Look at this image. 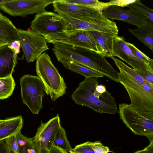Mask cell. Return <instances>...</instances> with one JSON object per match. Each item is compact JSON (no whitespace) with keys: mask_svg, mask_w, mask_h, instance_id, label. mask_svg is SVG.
Listing matches in <instances>:
<instances>
[{"mask_svg":"<svg viewBox=\"0 0 153 153\" xmlns=\"http://www.w3.org/2000/svg\"><path fill=\"white\" fill-rule=\"evenodd\" d=\"M91 143L87 141L77 145L71 151L75 153H95L91 147Z\"/></svg>","mask_w":153,"mask_h":153,"instance_id":"28","label":"cell"},{"mask_svg":"<svg viewBox=\"0 0 153 153\" xmlns=\"http://www.w3.org/2000/svg\"><path fill=\"white\" fill-rule=\"evenodd\" d=\"M15 85L12 75L0 78V100L6 99L10 96L15 89Z\"/></svg>","mask_w":153,"mask_h":153,"instance_id":"24","label":"cell"},{"mask_svg":"<svg viewBox=\"0 0 153 153\" xmlns=\"http://www.w3.org/2000/svg\"><path fill=\"white\" fill-rule=\"evenodd\" d=\"M60 14L68 23V30H81L118 34V27L115 22L105 17L102 14L92 17L75 18Z\"/></svg>","mask_w":153,"mask_h":153,"instance_id":"8","label":"cell"},{"mask_svg":"<svg viewBox=\"0 0 153 153\" xmlns=\"http://www.w3.org/2000/svg\"><path fill=\"white\" fill-rule=\"evenodd\" d=\"M5 120H1L0 119V124L3 123L5 121Z\"/></svg>","mask_w":153,"mask_h":153,"instance_id":"38","label":"cell"},{"mask_svg":"<svg viewBox=\"0 0 153 153\" xmlns=\"http://www.w3.org/2000/svg\"><path fill=\"white\" fill-rule=\"evenodd\" d=\"M20 42L19 40H16L8 45V47L17 55L20 52Z\"/></svg>","mask_w":153,"mask_h":153,"instance_id":"32","label":"cell"},{"mask_svg":"<svg viewBox=\"0 0 153 153\" xmlns=\"http://www.w3.org/2000/svg\"><path fill=\"white\" fill-rule=\"evenodd\" d=\"M36 74L42 82L45 92L55 101L66 92L67 87L63 78L52 63L51 58L44 52L36 59Z\"/></svg>","mask_w":153,"mask_h":153,"instance_id":"4","label":"cell"},{"mask_svg":"<svg viewBox=\"0 0 153 153\" xmlns=\"http://www.w3.org/2000/svg\"><path fill=\"white\" fill-rule=\"evenodd\" d=\"M121 119L136 135L143 136L153 143V111L134 108L130 104L122 103L119 105Z\"/></svg>","mask_w":153,"mask_h":153,"instance_id":"5","label":"cell"},{"mask_svg":"<svg viewBox=\"0 0 153 153\" xmlns=\"http://www.w3.org/2000/svg\"><path fill=\"white\" fill-rule=\"evenodd\" d=\"M53 5L54 11L57 13L65 14L75 18L94 17L101 14L92 9L68 3L64 0H56Z\"/></svg>","mask_w":153,"mask_h":153,"instance_id":"15","label":"cell"},{"mask_svg":"<svg viewBox=\"0 0 153 153\" xmlns=\"http://www.w3.org/2000/svg\"><path fill=\"white\" fill-rule=\"evenodd\" d=\"M9 45V44L8 42L4 40L0 39V47L6 45Z\"/></svg>","mask_w":153,"mask_h":153,"instance_id":"36","label":"cell"},{"mask_svg":"<svg viewBox=\"0 0 153 153\" xmlns=\"http://www.w3.org/2000/svg\"><path fill=\"white\" fill-rule=\"evenodd\" d=\"M101 49V54L111 59L113 56V40L115 34L90 31Z\"/></svg>","mask_w":153,"mask_h":153,"instance_id":"19","label":"cell"},{"mask_svg":"<svg viewBox=\"0 0 153 153\" xmlns=\"http://www.w3.org/2000/svg\"><path fill=\"white\" fill-rule=\"evenodd\" d=\"M127 7L129 9L134 10L146 17L153 23V10L144 5L140 0H136L134 2L129 4Z\"/></svg>","mask_w":153,"mask_h":153,"instance_id":"26","label":"cell"},{"mask_svg":"<svg viewBox=\"0 0 153 153\" xmlns=\"http://www.w3.org/2000/svg\"><path fill=\"white\" fill-rule=\"evenodd\" d=\"M91 147L95 153H108L109 151V148L104 146L100 141L92 142Z\"/></svg>","mask_w":153,"mask_h":153,"instance_id":"30","label":"cell"},{"mask_svg":"<svg viewBox=\"0 0 153 153\" xmlns=\"http://www.w3.org/2000/svg\"><path fill=\"white\" fill-rule=\"evenodd\" d=\"M21 95L23 103L33 114H38L43 108L42 98L45 94L44 85L38 76L24 75L20 79Z\"/></svg>","mask_w":153,"mask_h":153,"instance_id":"6","label":"cell"},{"mask_svg":"<svg viewBox=\"0 0 153 153\" xmlns=\"http://www.w3.org/2000/svg\"><path fill=\"white\" fill-rule=\"evenodd\" d=\"M8 153H16L12 150H10L9 149Z\"/></svg>","mask_w":153,"mask_h":153,"instance_id":"37","label":"cell"},{"mask_svg":"<svg viewBox=\"0 0 153 153\" xmlns=\"http://www.w3.org/2000/svg\"><path fill=\"white\" fill-rule=\"evenodd\" d=\"M17 56L8 45L0 47V78L12 75L17 63Z\"/></svg>","mask_w":153,"mask_h":153,"instance_id":"16","label":"cell"},{"mask_svg":"<svg viewBox=\"0 0 153 153\" xmlns=\"http://www.w3.org/2000/svg\"><path fill=\"white\" fill-rule=\"evenodd\" d=\"M48 153H68L66 151L56 146H51L48 150Z\"/></svg>","mask_w":153,"mask_h":153,"instance_id":"34","label":"cell"},{"mask_svg":"<svg viewBox=\"0 0 153 153\" xmlns=\"http://www.w3.org/2000/svg\"><path fill=\"white\" fill-rule=\"evenodd\" d=\"M112 59L120 71L119 82L127 91L130 105L136 109L153 111V84L121 60L114 57Z\"/></svg>","mask_w":153,"mask_h":153,"instance_id":"1","label":"cell"},{"mask_svg":"<svg viewBox=\"0 0 153 153\" xmlns=\"http://www.w3.org/2000/svg\"><path fill=\"white\" fill-rule=\"evenodd\" d=\"M64 67L72 71L78 73L85 77L102 78L104 75L101 73L82 65L70 61Z\"/></svg>","mask_w":153,"mask_h":153,"instance_id":"22","label":"cell"},{"mask_svg":"<svg viewBox=\"0 0 153 153\" xmlns=\"http://www.w3.org/2000/svg\"><path fill=\"white\" fill-rule=\"evenodd\" d=\"M126 44L134 55L138 59L153 68V60L141 51L134 45L126 42Z\"/></svg>","mask_w":153,"mask_h":153,"instance_id":"27","label":"cell"},{"mask_svg":"<svg viewBox=\"0 0 153 153\" xmlns=\"http://www.w3.org/2000/svg\"><path fill=\"white\" fill-rule=\"evenodd\" d=\"M19 153H35L33 138H30L23 135L21 132L16 135Z\"/></svg>","mask_w":153,"mask_h":153,"instance_id":"25","label":"cell"},{"mask_svg":"<svg viewBox=\"0 0 153 153\" xmlns=\"http://www.w3.org/2000/svg\"><path fill=\"white\" fill-rule=\"evenodd\" d=\"M102 14L109 20H121L138 28L150 21L147 18L134 10L130 9H124L115 5L109 6L102 11Z\"/></svg>","mask_w":153,"mask_h":153,"instance_id":"14","label":"cell"},{"mask_svg":"<svg viewBox=\"0 0 153 153\" xmlns=\"http://www.w3.org/2000/svg\"><path fill=\"white\" fill-rule=\"evenodd\" d=\"M50 145V147L52 145L56 146L68 153L72 149L67 138L66 131L61 126L53 133L51 139Z\"/></svg>","mask_w":153,"mask_h":153,"instance_id":"21","label":"cell"},{"mask_svg":"<svg viewBox=\"0 0 153 153\" xmlns=\"http://www.w3.org/2000/svg\"><path fill=\"white\" fill-rule=\"evenodd\" d=\"M0 39L10 44L19 40L18 29L7 17L0 13Z\"/></svg>","mask_w":153,"mask_h":153,"instance_id":"18","label":"cell"},{"mask_svg":"<svg viewBox=\"0 0 153 153\" xmlns=\"http://www.w3.org/2000/svg\"><path fill=\"white\" fill-rule=\"evenodd\" d=\"M129 31L152 51L153 50V23L148 22L144 25Z\"/></svg>","mask_w":153,"mask_h":153,"instance_id":"20","label":"cell"},{"mask_svg":"<svg viewBox=\"0 0 153 153\" xmlns=\"http://www.w3.org/2000/svg\"><path fill=\"white\" fill-rule=\"evenodd\" d=\"M61 126L58 114L48 122L41 124L37 129L33 142L35 153H48L50 142L53 133Z\"/></svg>","mask_w":153,"mask_h":153,"instance_id":"13","label":"cell"},{"mask_svg":"<svg viewBox=\"0 0 153 153\" xmlns=\"http://www.w3.org/2000/svg\"><path fill=\"white\" fill-rule=\"evenodd\" d=\"M69 27L60 14L45 10L36 14L30 25L31 30L43 36L67 30Z\"/></svg>","mask_w":153,"mask_h":153,"instance_id":"9","label":"cell"},{"mask_svg":"<svg viewBox=\"0 0 153 153\" xmlns=\"http://www.w3.org/2000/svg\"><path fill=\"white\" fill-rule=\"evenodd\" d=\"M9 149L4 140L0 141V153H8Z\"/></svg>","mask_w":153,"mask_h":153,"instance_id":"35","label":"cell"},{"mask_svg":"<svg viewBox=\"0 0 153 153\" xmlns=\"http://www.w3.org/2000/svg\"><path fill=\"white\" fill-rule=\"evenodd\" d=\"M68 3L76 4L92 9L100 14L111 6L109 2H102L97 0H64Z\"/></svg>","mask_w":153,"mask_h":153,"instance_id":"23","label":"cell"},{"mask_svg":"<svg viewBox=\"0 0 153 153\" xmlns=\"http://www.w3.org/2000/svg\"><path fill=\"white\" fill-rule=\"evenodd\" d=\"M52 50L58 61L64 67L69 62L78 63L103 75L108 71L110 63L105 57L89 50L59 42L53 44Z\"/></svg>","mask_w":153,"mask_h":153,"instance_id":"3","label":"cell"},{"mask_svg":"<svg viewBox=\"0 0 153 153\" xmlns=\"http://www.w3.org/2000/svg\"><path fill=\"white\" fill-rule=\"evenodd\" d=\"M44 36L49 43L60 42L86 49L102 55L100 47L90 31L66 30Z\"/></svg>","mask_w":153,"mask_h":153,"instance_id":"7","label":"cell"},{"mask_svg":"<svg viewBox=\"0 0 153 153\" xmlns=\"http://www.w3.org/2000/svg\"><path fill=\"white\" fill-rule=\"evenodd\" d=\"M5 120L0 124V141L16 135L21 131L23 125V120L21 115Z\"/></svg>","mask_w":153,"mask_h":153,"instance_id":"17","label":"cell"},{"mask_svg":"<svg viewBox=\"0 0 153 153\" xmlns=\"http://www.w3.org/2000/svg\"><path fill=\"white\" fill-rule=\"evenodd\" d=\"M21 46L27 63L33 62L45 51L49 49L47 42L44 36L31 30L18 29Z\"/></svg>","mask_w":153,"mask_h":153,"instance_id":"11","label":"cell"},{"mask_svg":"<svg viewBox=\"0 0 153 153\" xmlns=\"http://www.w3.org/2000/svg\"><path fill=\"white\" fill-rule=\"evenodd\" d=\"M69 153H74L73 152H72L71 151H70V152H69Z\"/></svg>","mask_w":153,"mask_h":153,"instance_id":"39","label":"cell"},{"mask_svg":"<svg viewBox=\"0 0 153 153\" xmlns=\"http://www.w3.org/2000/svg\"><path fill=\"white\" fill-rule=\"evenodd\" d=\"M134 0H111L109 2L111 5H115L119 7L128 6L129 4L134 2Z\"/></svg>","mask_w":153,"mask_h":153,"instance_id":"31","label":"cell"},{"mask_svg":"<svg viewBox=\"0 0 153 153\" xmlns=\"http://www.w3.org/2000/svg\"><path fill=\"white\" fill-rule=\"evenodd\" d=\"M56 0H13L0 1V9L12 16L25 17L45 10Z\"/></svg>","mask_w":153,"mask_h":153,"instance_id":"10","label":"cell"},{"mask_svg":"<svg viewBox=\"0 0 153 153\" xmlns=\"http://www.w3.org/2000/svg\"><path fill=\"white\" fill-rule=\"evenodd\" d=\"M4 140L9 150H12L16 153H19L16 135L10 136Z\"/></svg>","mask_w":153,"mask_h":153,"instance_id":"29","label":"cell"},{"mask_svg":"<svg viewBox=\"0 0 153 153\" xmlns=\"http://www.w3.org/2000/svg\"><path fill=\"white\" fill-rule=\"evenodd\" d=\"M134 153H153V143H150L144 149L137 151Z\"/></svg>","mask_w":153,"mask_h":153,"instance_id":"33","label":"cell"},{"mask_svg":"<svg viewBox=\"0 0 153 153\" xmlns=\"http://www.w3.org/2000/svg\"><path fill=\"white\" fill-rule=\"evenodd\" d=\"M113 56H117L131 66L141 76L153 68L137 58L133 54L123 37L116 34L113 40Z\"/></svg>","mask_w":153,"mask_h":153,"instance_id":"12","label":"cell"},{"mask_svg":"<svg viewBox=\"0 0 153 153\" xmlns=\"http://www.w3.org/2000/svg\"><path fill=\"white\" fill-rule=\"evenodd\" d=\"M71 97L76 104L88 107L101 114H115L118 111L115 98L105 85L99 84L96 78L85 77Z\"/></svg>","mask_w":153,"mask_h":153,"instance_id":"2","label":"cell"}]
</instances>
